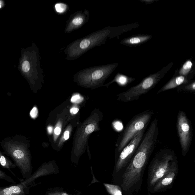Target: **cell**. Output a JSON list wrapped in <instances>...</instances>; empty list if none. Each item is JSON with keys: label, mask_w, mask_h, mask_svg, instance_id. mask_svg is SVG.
<instances>
[{"label": "cell", "mask_w": 195, "mask_h": 195, "mask_svg": "<svg viewBox=\"0 0 195 195\" xmlns=\"http://www.w3.org/2000/svg\"><path fill=\"white\" fill-rule=\"evenodd\" d=\"M159 135L158 127L155 124L150 125L123 173L121 187L124 195H132L138 192L141 189L144 171L158 142Z\"/></svg>", "instance_id": "cell-1"}, {"label": "cell", "mask_w": 195, "mask_h": 195, "mask_svg": "<svg viewBox=\"0 0 195 195\" xmlns=\"http://www.w3.org/2000/svg\"><path fill=\"white\" fill-rule=\"evenodd\" d=\"M177 157L173 150L167 148L157 152L148 168L147 188L151 192L157 182L169 171Z\"/></svg>", "instance_id": "cell-2"}, {"label": "cell", "mask_w": 195, "mask_h": 195, "mask_svg": "<svg viewBox=\"0 0 195 195\" xmlns=\"http://www.w3.org/2000/svg\"><path fill=\"white\" fill-rule=\"evenodd\" d=\"M111 28H105L72 42L66 49L67 58L69 60H75L89 50L105 43L107 38L111 36Z\"/></svg>", "instance_id": "cell-3"}, {"label": "cell", "mask_w": 195, "mask_h": 195, "mask_svg": "<svg viewBox=\"0 0 195 195\" xmlns=\"http://www.w3.org/2000/svg\"><path fill=\"white\" fill-rule=\"evenodd\" d=\"M5 153L14 159L21 172L26 175L31 168L30 154L24 139L16 138L5 139L1 143Z\"/></svg>", "instance_id": "cell-4"}, {"label": "cell", "mask_w": 195, "mask_h": 195, "mask_svg": "<svg viewBox=\"0 0 195 195\" xmlns=\"http://www.w3.org/2000/svg\"><path fill=\"white\" fill-rule=\"evenodd\" d=\"M173 65V63L169 64L159 72L145 78L138 84L121 93L119 95L118 100L124 103L138 100L140 96L147 94L155 87Z\"/></svg>", "instance_id": "cell-5"}, {"label": "cell", "mask_w": 195, "mask_h": 195, "mask_svg": "<svg viewBox=\"0 0 195 195\" xmlns=\"http://www.w3.org/2000/svg\"><path fill=\"white\" fill-rule=\"evenodd\" d=\"M154 114L153 110H148L137 114L129 121L117 141V151L121 153L123 148L139 132L146 129Z\"/></svg>", "instance_id": "cell-6"}, {"label": "cell", "mask_w": 195, "mask_h": 195, "mask_svg": "<svg viewBox=\"0 0 195 195\" xmlns=\"http://www.w3.org/2000/svg\"><path fill=\"white\" fill-rule=\"evenodd\" d=\"M176 128L182 156H185L189 151L193 138V128L191 123L187 114L180 111L177 117Z\"/></svg>", "instance_id": "cell-7"}, {"label": "cell", "mask_w": 195, "mask_h": 195, "mask_svg": "<svg viewBox=\"0 0 195 195\" xmlns=\"http://www.w3.org/2000/svg\"><path fill=\"white\" fill-rule=\"evenodd\" d=\"M117 63L92 67L79 71L75 76L83 83H96L101 82L113 72Z\"/></svg>", "instance_id": "cell-8"}, {"label": "cell", "mask_w": 195, "mask_h": 195, "mask_svg": "<svg viewBox=\"0 0 195 195\" xmlns=\"http://www.w3.org/2000/svg\"><path fill=\"white\" fill-rule=\"evenodd\" d=\"M146 130L144 129L139 132L119 153L116 165V173L119 172L123 170L124 172L136 152L144 137Z\"/></svg>", "instance_id": "cell-9"}, {"label": "cell", "mask_w": 195, "mask_h": 195, "mask_svg": "<svg viewBox=\"0 0 195 195\" xmlns=\"http://www.w3.org/2000/svg\"><path fill=\"white\" fill-rule=\"evenodd\" d=\"M178 160L177 159L173 163L169 171L155 184L150 193L161 192L171 188L178 175Z\"/></svg>", "instance_id": "cell-10"}, {"label": "cell", "mask_w": 195, "mask_h": 195, "mask_svg": "<svg viewBox=\"0 0 195 195\" xmlns=\"http://www.w3.org/2000/svg\"><path fill=\"white\" fill-rule=\"evenodd\" d=\"M89 13L87 10L76 12L71 15L68 21L65 32L69 33L81 27L87 22L89 19Z\"/></svg>", "instance_id": "cell-11"}, {"label": "cell", "mask_w": 195, "mask_h": 195, "mask_svg": "<svg viewBox=\"0 0 195 195\" xmlns=\"http://www.w3.org/2000/svg\"><path fill=\"white\" fill-rule=\"evenodd\" d=\"M191 81V78L187 76H179L175 77L168 82L157 92V94L173 89L176 88L180 86L185 84Z\"/></svg>", "instance_id": "cell-12"}, {"label": "cell", "mask_w": 195, "mask_h": 195, "mask_svg": "<svg viewBox=\"0 0 195 195\" xmlns=\"http://www.w3.org/2000/svg\"><path fill=\"white\" fill-rule=\"evenodd\" d=\"M24 192V188L22 185L0 189V195H22Z\"/></svg>", "instance_id": "cell-13"}, {"label": "cell", "mask_w": 195, "mask_h": 195, "mask_svg": "<svg viewBox=\"0 0 195 195\" xmlns=\"http://www.w3.org/2000/svg\"><path fill=\"white\" fill-rule=\"evenodd\" d=\"M151 37V36L149 35H143V36L131 37L130 38L125 39L123 41L122 43L131 45H137L149 40Z\"/></svg>", "instance_id": "cell-14"}, {"label": "cell", "mask_w": 195, "mask_h": 195, "mask_svg": "<svg viewBox=\"0 0 195 195\" xmlns=\"http://www.w3.org/2000/svg\"><path fill=\"white\" fill-rule=\"evenodd\" d=\"M135 79L129 77L123 74H118L116 76L112 82H115L122 86H124L128 84L131 83Z\"/></svg>", "instance_id": "cell-15"}, {"label": "cell", "mask_w": 195, "mask_h": 195, "mask_svg": "<svg viewBox=\"0 0 195 195\" xmlns=\"http://www.w3.org/2000/svg\"><path fill=\"white\" fill-rule=\"evenodd\" d=\"M178 92L192 93L195 92V82L194 81L182 85L176 88Z\"/></svg>", "instance_id": "cell-16"}, {"label": "cell", "mask_w": 195, "mask_h": 195, "mask_svg": "<svg viewBox=\"0 0 195 195\" xmlns=\"http://www.w3.org/2000/svg\"><path fill=\"white\" fill-rule=\"evenodd\" d=\"M107 191L111 195H123L121 187L117 185L104 184Z\"/></svg>", "instance_id": "cell-17"}, {"label": "cell", "mask_w": 195, "mask_h": 195, "mask_svg": "<svg viewBox=\"0 0 195 195\" xmlns=\"http://www.w3.org/2000/svg\"><path fill=\"white\" fill-rule=\"evenodd\" d=\"M192 63L191 61H187L184 63L181 68L180 70L179 74L180 76H187V74H189V71L192 68Z\"/></svg>", "instance_id": "cell-18"}, {"label": "cell", "mask_w": 195, "mask_h": 195, "mask_svg": "<svg viewBox=\"0 0 195 195\" xmlns=\"http://www.w3.org/2000/svg\"><path fill=\"white\" fill-rule=\"evenodd\" d=\"M0 165H1L3 167L7 169H10L14 167L13 164L1 152H0Z\"/></svg>", "instance_id": "cell-19"}, {"label": "cell", "mask_w": 195, "mask_h": 195, "mask_svg": "<svg viewBox=\"0 0 195 195\" xmlns=\"http://www.w3.org/2000/svg\"><path fill=\"white\" fill-rule=\"evenodd\" d=\"M67 8V5L64 3H58L55 5V8L57 13L62 14L65 12Z\"/></svg>", "instance_id": "cell-20"}, {"label": "cell", "mask_w": 195, "mask_h": 195, "mask_svg": "<svg viewBox=\"0 0 195 195\" xmlns=\"http://www.w3.org/2000/svg\"><path fill=\"white\" fill-rule=\"evenodd\" d=\"M84 100V98L79 95V94H76V95L73 96L71 98V102L74 103H80L81 102Z\"/></svg>", "instance_id": "cell-21"}, {"label": "cell", "mask_w": 195, "mask_h": 195, "mask_svg": "<svg viewBox=\"0 0 195 195\" xmlns=\"http://www.w3.org/2000/svg\"><path fill=\"white\" fill-rule=\"evenodd\" d=\"M30 64L28 61H25L23 62L22 65V69L23 72L28 73L30 71Z\"/></svg>", "instance_id": "cell-22"}, {"label": "cell", "mask_w": 195, "mask_h": 195, "mask_svg": "<svg viewBox=\"0 0 195 195\" xmlns=\"http://www.w3.org/2000/svg\"><path fill=\"white\" fill-rule=\"evenodd\" d=\"M95 130V126L92 124H89L86 127L85 132L87 134H90L94 131Z\"/></svg>", "instance_id": "cell-23"}, {"label": "cell", "mask_w": 195, "mask_h": 195, "mask_svg": "<svg viewBox=\"0 0 195 195\" xmlns=\"http://www.w3.org/2000/svg\"><path fill=\"white\" fill-rule=\"evenodd\" d=\"M38 111L36 107H35L32 109L30 112V115L33 119H35L38 115Z\"/></svg>", "instance_id": "cell-24"}, {"label": "cell", "mask_w": 195, "mask_h": 195, "mask_svg": "<svg viewBox=\"0 0 195 195\" xmlns=\"http://www.w3.org/2000/svg\"><path fill=\"white\" fill-rule=\"evenodd\" d=\"M78 111L79 109L77 108H73L70 110V113L73 114H76L78 113Z\"/></svg>", "instance_id": "cell-25"}, {"label": "cell", "mask_w": 195, "mask_h": 195, "mask_svg": "<svg viewBox=\"0 0 195 195\" xmlns=\"http://www.w3.org/2000/svg\"><path fill=\"white\" fill-rule=\"evenodd\" d=\"M61 132V128L59 127H57L55 128L54 133L55 135H60Z\"/></svg>", "instance_id": "cell-26"}, {"label": "cell", "mask_w": 195, "mask_h": 195, "mask_svg": "<svg viewBox=\"0 0 195 195\" xmlns=\"http://www.w3.org/2000/svg\"><path fill=\"white\" fill-rule=\"evenodd\" d=\"M69 138V132L66 131L64 133V138L65 140H67Z\"/></svg>", "instance_id": "cell-27"}, {"label": "cell", "mask_w": 195, "mask_h": 195, "mask_svg": "<svg viewBox=\"0 0 195 195\" xmlns=\"http://www.w3.org/2000/svg\"><path fill=\"white\" fill-rule=\"evenodd\" d=\"M114 126L115 127L116 129L117 130L120 129L121 127V123H120L119 122H116L114 123Z\"/></svg>", "instance_id": "cell-28"}, {"label": "cell", "mask_w": 195, "mask_h": 195, "mask_svg": "<svg viewBox=\"0 0 195 195\" xmlns=\"http://www.w3.org/2000/svg\"><path fill=\"white\" fill-rule=\"evenodd\" d=\"M53 128L51 127H48V131L49 132V133H51L52 132Z\"/></svg>", "instance_id": "cell-29"}, {"label": "cell", "mask_w": 195, "mask_h": 195, "mask_svg": "<svg viewBox=\"0 0 195 195\" xmlns=\"http://www.w3.org/2000/svg\"><path fill=\"white\" fill-rule=\"evenodd\" d=\"M62 195H68L67 194V193H63V194H62Z\"/></svg>", "instance_id": "cell-30"}, {"label": "cell", "mask_w": 195, "mask_h": 195, "mask_svg": "<svg viewBox=\"0 0 195 195\" xmlns=\"http://www.w3.org/2000/svg\"><path fill=\"white\" fill-rule=\"evenodd\" d=\"M1 175H2L1 173V171H0V176H1Z\"/></svg>", "instance_id": "cell-31"}, {"label": "cell", "mask_w": 195, "mask_h": 195, "mask_svg": "<svg viewBox=\"0 0 195 195\" xmlns=\"http://www.w3.org/2000/svg\"><path fill=\"white\" fill-rule=\"evenodd\" d=\"M1 3H0V8H1Z\"/></svg>", "instance_id": "cell-32"}]
</instances>
